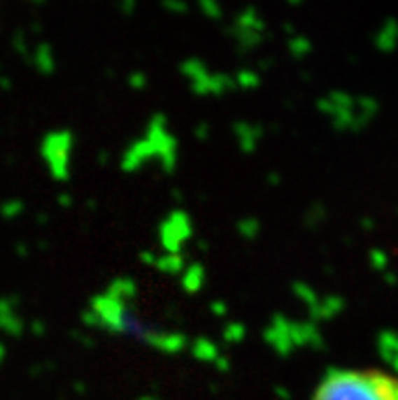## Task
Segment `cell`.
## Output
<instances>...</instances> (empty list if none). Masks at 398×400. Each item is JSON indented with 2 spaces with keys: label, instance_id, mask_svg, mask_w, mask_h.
Listing matches in <instances>:
<instances>
[{
  "label": "cell",
  "instance_id": "6da1fadb",
  "mask_svg": "<svg viewBox=\"0 0 398 400\" xmlns=\"http://www.w3.org/2000/svg\"><path fill=\"white\" fill-rule=\"evenodd\" d=\"M311 400H398V378L374 368H336L321 378Z\"/></svg>",
  "mask_w": 398,
  "mask_h": 400
}]
</instances>
